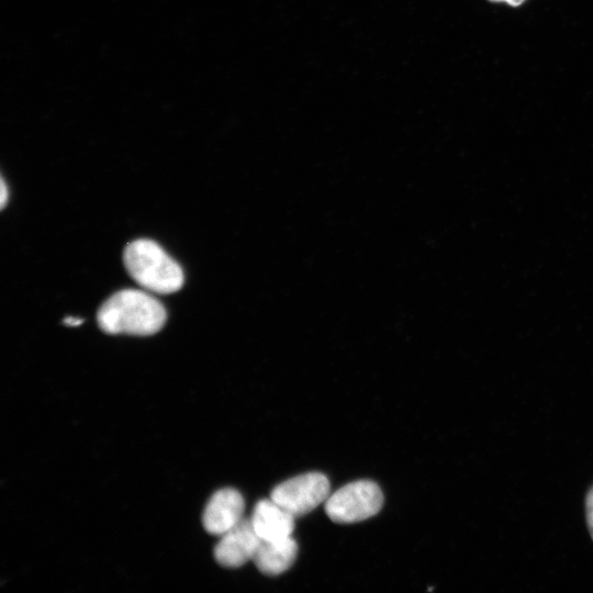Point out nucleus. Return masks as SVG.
<instances>
[{
	"instance_id": "1",
	"label": "nucleus",
	"mask_w": 593,
	"mask_h": 593,
	"mask_svg": "<svg viewBox=\"0 0 593 593\" xmlns=\"http://www.w3.org/2000/svg\"><path fill=\"white\" fill-rule=\"evenodd\" d=\"M164 305L153 295L136 289L112 294L97 313L99 327L108 334L153 335L166 322Z\"/></svg>"
},
{
	"instance_id": "2",
	"label": "nucleus",
	"mask_w": 593,
	"mask_h": 593,
	"mask_svg": "<svg viewBox=\"0 0 593 593\" xmlns=\"http://www.w3.org/2000/svg\"><path fill=\"white\" fill-rule=\"evenodd\" d=\"M123 261L130 276L148 291L168 294L183 284V272L157 243L136 239L128 243L123 253Z\"/></svg>"
},
{
	"instance_id": "3",
	"label": "nucleus",
	"mask_w": 593,
	"mask_h": 593,
	"mask_svg": "<svg viewBox=\"0 0 593 593\" xmlns=\"http://www.w3.org/2000/svg\"><path fill=\"white\" fill-rule=\"evenodd\" d=\"M383 505V493L373 481L359 480L338 489L325 501L324 510L335 523L350 524L376 515Z\"/></svg>"
},
{
	"instance_id": "4",
	"label": "nucleus",
	"mask_w": 593,
	"mask_h": 593,
	"mask_svg": "<svg viewBox=\"0 0 593 593\" xmlns=\"http://www.w3.org/2000/svg\"><path fill=\"white\" fill-rule=\"evenodd\" d=\"M328 479L320 472L291 478L271 491L270 499L294 517L305 515L329 496Z\"/></svg>"
},
{
	"instance_id": "5",
	"label": "nucleus",
	"mask_w": 593,
	"mask_h": 593,
	"mask_svg": "<svg viewBox=\"0 0 593 593\" xmlns=\"http://www.w3.org/2000/svg\"><path fill=\"white\" fill-rule=\"evenodd\" d=\"M214 558L225 568H238L253 560L260 544L250 518H243L234 528L220 536Z\"/></svg>"
},
{
	"instance_id": "6",
	"label": "nucleus",
	"mask_w": 593,
	"mask_h": 593,
	"mask_svg": "<svg viewBox=\"0 0 593 593\" xmlns=\"http://www.w3.org/2000/svg\"><path fill=\"white\" fill-rule=\"evenodd\" d=\"M245 502L242 494L232 488L215 492L208 502L202 517L204 529L222 536L234 528L243 518Z\"/></svg>"
},
{
	"instance_id": "7",
	"label": "nucleus",
	"mask_w": 593,
	"mask_h": 593,
	"mask_svg": "<svg viewBox=\"0 0 593 593\" xmlns=\"http://www.w3.org/2000/svg\"><path fill=\"white\" fill-rule=\"evenodd\" d=\"M294 516L271 499L256 503L250 522L260 540H278L291 537Z\"/></svg>"
},
{
	"instance_id": "8",
	"label": "nucleus",
	"mask_w": 593,
	"mask_h": 593,
	"mask_svg": "<svg viewBox=\"0 0 593 593\" xmlns=\"http://www.w3.org/2000/svg\"><path fill=\"white\" fill-rule=\"evenodd\" d=\"M298 544L292 537L278 540H260L253 562L267 575H278L287 571L295 561Z\"/></svg>"
},
{
	"instance_id": "9",
	"label": "nucleus",
	"mask_w": 593,
	"mask_h": 593,
	"mask_svg": "<svg viewBox=\"0 0 593 593\" xmlns=\"http://www.w3.org/2000/svg\"><path fill=\"white\" fill-rule=\"evenodd\" d=\"M586 519L591 536L593 538V488L590 490L586 497Z\"/></svg>"
},
{
	"instance_id": "10",
	"label": "nucleus",
	"mask_w": 593,
	"mask_h": 593,
	"mask_svg": "<svg viewBox=\"0 0 593 593\" xmlns=\"http://www.w3.org/2000/svg\"><path fill=\"white\" fill-rule=\"evenodd\" d=\"M1 194H0V206L3 209L5 206V203L8 201V188L4 182V179H1Z\"/></svg>"
},
{
	"instance_id": "11",
	"label": "nucleus",
	"mask_w": 593,
	"mask_h": 593,
	"mask_svg": "<svg viewBox=\"0 0 593 593\" xmlns=\"http://www.w3.org/2000/svg\"><path fill=\"white\" fill-rule=\"evenodd\" d=\"M83 320L82 318H78V317H72V316H67L63 320V323L68 325V326H78L80 324H82Z\"/></svg>"
},
{
	"instance_id": "12",
	"label": "nucleus",
	"mask_w": 593,
	"mask_h": 593,
	"mask_svg": "<svg viewBox=\"0 0 593 593\" xmlns=\"http://www.w3.org/2000/svg\"><path fill=\"white\" fill-rule=\"evenodd\" d=\"M491 2H506L512 7L521 5L524 0H489Z\"/></svg>"
}]
</instances>
